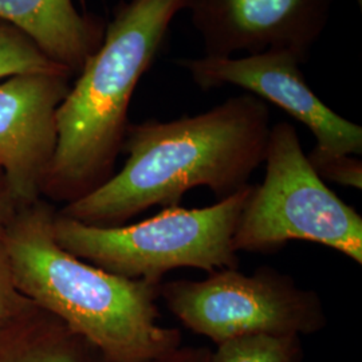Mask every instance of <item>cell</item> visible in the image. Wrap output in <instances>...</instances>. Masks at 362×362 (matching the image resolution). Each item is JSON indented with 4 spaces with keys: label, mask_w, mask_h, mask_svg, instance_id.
<instances>
[{
    "label": "cell",
    "mask_w": 362,
    "mask_h": 362,
    "mask_svg": "<svg viewBox=\"0 0 362 362\" xmlns=\"http://www.w3.org/2000/svg\"><path fill=\"white\" fill-rule=\"evenodd\" d=\"M70 73H34L0 83V168L21 206L42 199L57 145V110Z\"/></svg>",
    "instance_id": "9"
},
{
    "label": "cell",
    "mask_w": 362,
    "mask_h": 362,
    "mask_svg": "<svg viewBox=\"0 0 362 362\" xmlns=\"http://www.w3.org/2000/svg\"><path fill=\"white\" fill-rule=\"evenodd\" d=\"M34 73L70 71L52 62L23 33L0 21V79Z\"/></svg>",
    "instance_id": "13"
},
{
    "label": "cell",
    "mask_w": 362,
    "mask_h": 362,
    "mask_svg": "<svg viewBox=\"0 0 362 362\" xmlns=\"http://www.w3.org/2000/svg\"><path fill=\"white\" fill-rule=\"evenodd\" d=\"M34 306L15 284L10 255L4 240L0 239V324L13 320Z\"/></svg>",
    "instance_id": "15"
},
{
    "label": "cell",
    "mask_w": 362,
    "mask_h": 362,
    "mask_svg": "<svg viewBox=\"0 0 362 362\" xmlns=\"http://www.w3.org/2000/svg\"><path fill=\"white\" fill-rule=\"evenodd\" d=\"M272 113L252 94L235 95L209 110L170 121L129 124L119 172L58 214L88 226L118 227L155 206H179L204 187L223 200L243 189L264 163Z\"/></svg>",
    "instance_id": "1"
},
{
    "label": "cell",
    "mask_w": 362,
    "mask_h": 362,
    "mask_svg": "<svg viewBox=\"0 0 362 362\" xmlns=\"http://www.w3.org/2000/svg\"><path fill=\"white\" fill-rule=\"evenodd\" d=\"M306 156L322 180L361 191L362 161L357 156L330 153L317 146H313Z\"/></svg>",
    "instance_id": "14"
},
{
    "label": "cell",
    "mask_w": 362,
    "mask_h": 362,
    "mask_svg": "<svg viewBox=\"0 0 362 362\" xmlns=\"http://www.w3.org/2000/svg\"><path fill=\"white\" fill-rule=\"evenodd\" d=\"M21 207L3 169L0 168V239H3Z\"/></svg>",
    "instance_id": "16"
},
{
    "label": "cell",
    "mask_w": 362,
    "mask_h": 362,
    "mask_svg": "<svg viewBox=\"0 0 362 362\" xmlns=\"http://www.w3.org/2000/svg\"><path fill=\"white\" fill-rule=\"evenodd\" d=\"M0 21L71 74L82 70L104 39V25L79 13L73 0H0Z\"/></svg>",
    "instance_id": "10"
},
{
    "label": "cell",
    "mask_w": 362,
    "mask_h": 362,
    "mask_svg": "<svg viewBox=\"0 0 362 362\" xmlns=\"http://www.w3.org/2000/svg\"><path fill=\"white\" fill-rule=\"evenodd\" d=\"M263 164L264 179L252 184L236 224V252L274 254L288 242L303 240L361 266V215L317 175L290 122L272 124Z\"/></svg>",
    "instance_id": "5"
},
{
    "label": "cell",
    "mask_w": 362,
    "mask_h": 362,
    "mask_svg": "<svg viewBox=\"0 0 362 362\" xmlns=\"http://www.w3.org/2000/svg\"><path fill=\"white\" fill-rule=\"evenodd\" d=\"M252 184L204 208H164L153 218L118 227L88 226L58 214L59 246L105 272L160 285L165 274L192 267L209 272L238 269L233 235Z\"/></svg>",
    "instance_id": "4"
},
{
    "label": "cell",
    "mask_w": 362,
    "mask_h": 362,
    "mask_svg": "<svg viewBox=\"0 0 362 362\" xmlns=\"http://www.w3.org/2000/svg\"><path fill=\"white\" fill-rule=\"evenodd\" d=\"M357 3H358V6H360V8L362 7V0H356Z\"/></svg>",
    "instance_id": "18"
},
{
    "label": "cell",
    "mask_w": 362,
    "mask_h": 362,
    "mask_svg": "<svg viewBox=\"0 0 362 362\" xmlns=\"http://www.w3.org/2000/svg\"><path fill=\"white\" fill-rule=\"evenodd\" d=\"M176 65L202 90L235 86L270 103L303 124L317 148L337 155L362 153V128L321 101L288 52H264L239 57L180 58Z\"/></svg>",
    "instance_id": "7"
},
{
    "label": "cell",
    "mask_w": 362,
    "mask_h": 362,
    "mask_svg": "<svg viewBox=\"0 0 362 362\" xmlns=\"http://www.w3.org/2000/svg\"><path fill=\"white\" fill-rule=\"evenodd\" d=\"M0 362H105L65 322L38 306L0 324Z\"/></svg>",
    "instance_id": "11"
},
{
    "label": "cell",
    "mask_w": 362,
    "mask_h": 362,
    "mask_svg": "<svg viewBox=\"0 0 362 362\" xmlns=\"http://www.w3.org/2000/svg\"><path fill=\"white\" fill-rule=\"evenodd\" d=\"M160 298L181 324L216 345L255 334L310 336L327 324L317 291L270 266L252 275L224 269L200 281L161 282Z\"/></svg>",
    "instance_id": "6"
},
{
    "label": "cell",
    "mask_w": 362,
    "mask_h": 362,
    "mask_svg": "<svg viewBox=\"0 0 362 362\" xmlns=\"http://www.w3.org/2000/svg\"><path fill=\"white\" fill-rule=\"evenodd\" d=\"M57 208L39 199L19 208L3 240L15 284L101 353L105 362H143L179 348V329L160 324V285L105 272L54 236Z\"/></svg>",
    "instance_id": "2"
},
{
    "label": "cell",
    "mask_w": 362,
    "mask_h": 362,
    "mask_svg": "<svg viewBox=\"0 0 362 362\" xmlns=\"http://www.w3.org/2000/svg\"><path fill=\"white\" fill-rule=\"evenodd\" d=\"M212 351L206 348L179 346L158 357L143 362H211Z\"/></svg>",
    "instance_id": "17"
},
{
    "label": "cell",
    "mask_w": 362,
    "mask_h": 362,
    "mask_svg": "<svg viewBox=\"0 0 362 362\" xmlns=\"http://www.w3.org/2000/svg\"><path fill=\"white\" fill-rule=\"evenodd\" d=\"M336 0H189L206 57L288 52L303 65Z\"/></svg>",
    "instance_id": "8"
},
{
    "label": "cell",
    "mask_w": 362,
    "mask_h": 362,
    "mask_svg": "<svg viewBox=\"0 0 362 362\" xmlns=\"http://www.w3.org/2000/svg\"><path fill=\"white\" fill-rule=\"evenodd\" d=\"M300 354L298 336L255 334L219 344L211 362H297Z\"/></svg>",
    "instance_id": "12"
},
{
    "label": "cell",
    "mask_w": 362,
    "mask_h": 362,
    "mask_svg": "<svg viewBox=\"0 0 362 362\" xmlns=\"http://www.w3.org/2000/svg\"><path fill=\"white\" fill-rule=\"evenodd\" d=\"M189 0H127L57 110V145L42 199L69 204L116 172L134 90Z\"/></svg>",
    "instance_id": "3"
}]
</instances>
